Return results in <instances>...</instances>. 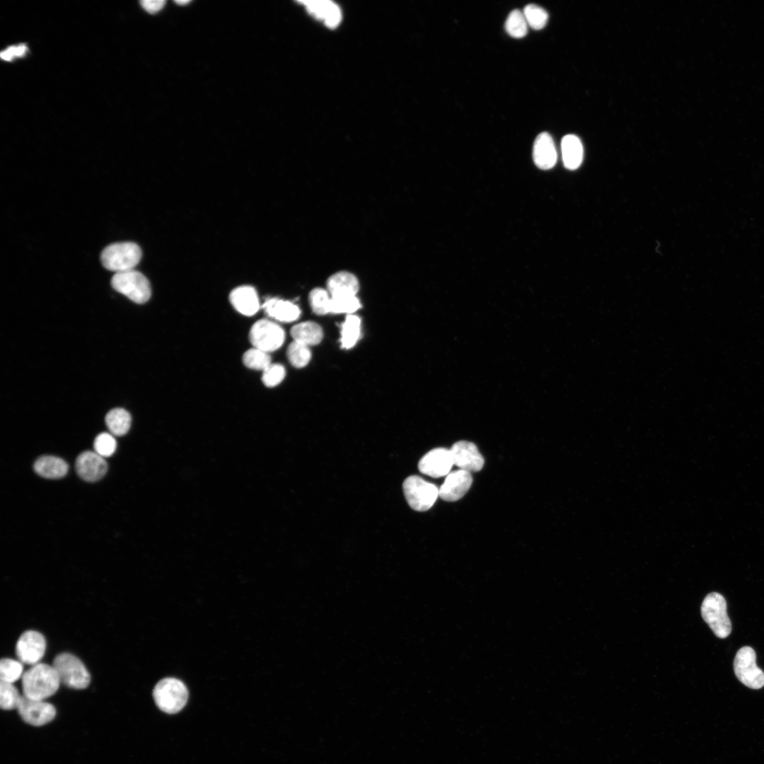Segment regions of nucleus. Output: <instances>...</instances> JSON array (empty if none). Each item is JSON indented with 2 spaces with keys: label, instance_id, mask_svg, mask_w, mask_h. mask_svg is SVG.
<instances>
[{
  "label": "nucleus",
  "instance_id": "obj_12",
  "mask_svg": "<svg viewBox=\"0 0 764 764\" xmlns=\"http://www.w3.org/2000/svg\"><path fill=\"white\" fill-rule=\"evenodd\" d=\"M453 465L450 449L436 448L427 453L419 461V471L432 478L446 476Z\"/></svg>",
  "mask_w": 764,
  "mask_h": 764
},
{
  "label": "nucleus",
  "instance_id": "obj_16",
  "mask_svg": "<svg viewBox=\"0 0 764 764\" xmlns=\"http://www.w3.org/2000/svg\"><path fill=\"white\" fill-rule=\"evenodd\" d=\"M299 2L306 7L311 15L322 21L328 28H335L341 21L340 8L331 1L307 0Z\"/></svg>",
  "mask_w": 764,
  "mask_h": 764
},
{
  "label": "nucleus",
  "instance_id": "obj_26",
  "mask_svg": "<svg viewBox=\"0 0 764 764\" xmlns=\"http://www.w3.org/2000/svg\"><path fill=\"white\" fill-rule=\"evenodd\" d=\"M308 300L311 308L316 314L322 316L330 313L331 295L326 289H313L309 293Z\"/></svg>",
  "mask_w": 764,
  "mask_h": 764
},
{
  "label": "nucleus",
  "instance_id": "obj_4",
  "mask_svg": "<svg viewBox=\"0 0 764 764\" xmlns=\"http://www.w3.org/2000/svg\"><path fill=\"white\" fill-rule=\"evenodd\" d=\"M701 615L717 637L723 639L729 635L731 624L727 613V602L722 594H708L702 603Z\"/></svg>",
  "mask_w": 764,
  "mask_h": 764
},
{
  "label": "nucleus",
  "instance_id": "obj_1",
  "mask_svg": "<svg viewBox=\"0 0 764 764\" xmlns=\"http://www.w3.org/2000/svg\"><path fill=\"white\" fill-rule=\"evenodd\" d=\"M21 683L24 696L45 700L58 690L61 682L52 665L38 663L23 673Z\"/></svg>",
  "mask_w": 764,
  "mask_h": 764
},
{
  "label": "nucleus",
  "instance_id": "obj_7",
  "mask_svg": "<svg viewBox=\"0 0 764 764\" xmlns=\"http://www.w3.org/2000/svg\"><path fill=\"white\" fill-rule=\"evenodd\" d=\"M405 499L410 507L418 511L429 509L439 496V488L417 475L407 478L403 484Z\"/></svg>",
  "mask_w": 764,
  "mask_h": 764
},
{
  "label": "nucleus",
  "instance_id": "obj_32",
  "mask_svg": "<svg viewBox=\"0 0 764 764\" xmlns=\"http://www.w3.org/2000/svg\"><path fill=\"white\" fill-rule=\"evenodd\" d=\"M523 15L531 28L535 30L543 28L548 20L547 11L541 6L536 4H528L523 11Z\"/></svg>",
  "mask_w": 764,
  "mask_h": 764
},
{
  "label": "nucleus",
  "instance_id": "obj_25",
  "mask_svg": "<svg viewBox=\"0 0 764 764\" xmlns=\"http://www.w3.org/2000/svg\"><path fill=\"white\" fill-rule=\"evenodd\" d=\"M361 335V320L353 314L347 316L341 329V347L349 349L354 346Z\"/></svg>",
  "mask_w": 764,
  "mask_h": 764
},
{
  "label": "nucleus",
  "instance_id": "obj_9",
  "mask_svg": "<svg viewBox=\"0 0 764 764\" xmlns=\"http://www.w3.org/2000/svg\"><path fill=\"white\" fill-rule=\"evenodd\" d=\"M249 338L254 347L269 353L278 349L282 345L285 333L277 323L268 319H261L251 327Z\"/></svg>",
  "mask_w": 764,
  "mask_h": 764
},
{
  "label": "nucleus",
  "instance_id": "obj_10",
  "mask_svg": "<svg viewBox=\"0 0 764 764\" xmlns=\"http://www.w3.org/2000/svg\"><path fill=\"white\" fill-rule=\"evenodd\" d=\"M17 710L22 719L28 724L40 727L55 717L54 706L44 700L31 699L21 695Z\"/></svg>",
  "mask_w": 764,
  "mask_h": 764
},
{
  "label": "nucleus",
  "instance_id": "obj_38",
  "mask_svg": "<svg viewBox=\"0 0 764 764\" xmlns=\"http://www.w3.org/2000/svg\"><path fill=\"white\" fill-rule=\"evenodd\" d=\"M175 2H176V4H178L179 5L183 6L185 4H188L190 2V1L189 0H179V1H176Z\"/></svg>",
  "mask_w": 764,
  "mask_h": 764
},
{
  "label": "nucleus",
  "instance_id": "obj_3",
  "mask_svg": "<svg viewBox=\"0 0 764 764\" xmlns=\"http://www.w3.org/2000/svg\"><path fill=\"white\" fill-rule=\"evenodd\" d=\"M157 707L163 712L174 714L180 711L188 698L185 685L175 678H166L158 681L153 690Z\"/></svg>",
  "mask_w": 764,
  "mask_h": 764
},
{
  "label": "nucleus",
  "instance_id": "obj_6",
  "mask_svg": "<svg viewBox=\"0 0 764 764\" xmlns=\"http://www.w3.org/2000/svg\"><path fill=\"white\" fill-rule=\"evenodd\" d=\"M112 286L137 303H144L151 297V286L141 272L131 270L115 273L111 279Z\"/></svg>",
  "mask_w": 764,
  "mask_h": 764
},
{
  "label": "nucleus",
  "instance_id": "obj_2",
  "mask_svg": "<svg viewBox=\"0 0 764 764\" xmlns=\"http://www.w3.org/2000/svg\"><path fill=\"white\" fill-rule=\"evenodd\" d=\"M141 257L140 247L132 242L115 243L108 245L101 253V262L107 270L115 273L134 270Z\"/></svg>",
  "mask_w": 764,
  "mask_h": 764
},
{
  "label": "nucleus",
  "instance_id": "obj_36",
  "mask_svg": "<svg viewBox=\"0 0 764 764\" xmlns=\"http://www.w3.org/2000/svg\"><path fill=\"white\" fill-rule=\"evenodd\" d=\"M27 47L25 45L11 46L1 52L0 56L2 59L11 61L14 57H22L25 54Z\"/></svg>",
  "mask_w": 764,
  "mask_h": 764
},
{
  "label": "nucleus",
  "instance_id": "obj_24",
  "mask_svg": "<svg viewBox=\"0 0 764 764\" xmlns=\"http://www.w3.org/2000/svg\"><path fill=\"white\" fill-rule=\"evenodd\" d=\"M105 423L112 435L122 436L130 428L131 416L125 409L115 408L106 415Z\"/></svg>",
  "mask_w": 764,
  "mask_h": 764
},
{
  "label": "nucleus",
  "instance_id": "obj_18",
  "mask_svg": "<svg viewBox=\"0 0 764 764\" xmlns=\"http://www.w3.org/2000/svg\"><path fill=\"white\" fill-rule=\"evenodd\" d=\"M229 300L238 312L247 316L255 314L260 307L257 293L250 286H241L234 289L229 295Z\"/></svg>",
  "mask_w": 764,
  "mask_h": 764
},
{
  "label": "nucleus",
  "instance_id": "obj_30",
  "mask_svg": "<svg viewBox=\"0 0 764 764\" xmlns=\"http://www.w3.org/2000/svg\"><path fill=\"white\" fill-rule=\"evenodd\" d=\"M286 354L291 364L296 368L306 366L311 357L309 347L296 341L290 343Z\"/></svg>",
  "mask_w": 764,
  "mask_h": 764
},
{
  "label": "nucleus",
  "instance_id": "obj_22",
  "mask_svg": "<svg viewBox=\"0 0 764 764\" xmlns=\"http://www.w3.org/2000/svg\"><path fill=\"white\" fill-rule=\"evenodd\" d=\"M562 161L565 166L569 170L579 168L583 160V146L578 137L574 134L565 135L561 142Z\"/></svg>",
  "mask_w": 764,
  "mask_h": 764
},
{
  "label": "nucleus",
  "instance_id": "obj_37",
  "mask_svg": "<svg viewBox=\"0 0 764 764\" xmlns=\"http://www.w3.org/2000/svg\"><path fill=\"white\" fill-rule=\"evenodd\" d=\"M164 4L165 1L163 0H143L141 1L143 8L150 13L159 11L164 6Z\"/></svg>",
  "mask_w": 764,
  "mask_h": 764
},
{
  "label": "nucleus",
  "instance_id": "obj_33",
  "mask_svg": "<svg viewBox=\"0 0 764 764\" xmlns=\"http://www.w3.org/2000/svg\"><path fill=\"white\" fill-rule=\"evenodd\" d=\"M21 697L18 689L13 683L1 681L0 705L1 709L4 710L16 709Z\"/></svg>",
  "mask_w": 764,
  "mask_h": 764
},
{
  "label": "nucleus",
  "instance_id": "obj_35",
  "mask_svg": "<svg viewBox=\"0 0 764 764\" xmlns=\"http://www.w3.org/2000/svg\"><path fill=\"white\" fill-rule=\"evenodd\" d=\"M262 372V383L270 388L279 385L284 378L286 374L284 367L280 364H271Z\"/></svg>",
  "mask_w": 764,
  "mask_h": 764
},
{
  "label": "nucleus",
  "instance_id": "obj_34",
  "mask_svg": "<svg viewBox=\"0 0 764 764\" xmlns=\"http://www.w3.org/2000/svg\"><path fill=\"white\" fill-rule=\"evenodd\" d=\"M95 452L105 458L112 456L117 447L116 440L112 434L103 432L98 434L93 443Z\"/></svg>",
  "mask_w": 764,
  "mask_h": 764
},
{
  "label": "nucleus",
  "instance_id": "obj_8",
  "mask_svg": "<svg viewBox=\"0 0 764 764\" xmlns=\"http://www.w3.org/2000/svg\"><path fill=\"white\" fill-rule=\"evenodd\" d=\"M736 676L746 686L760 689L764 685V672L756 665V654L748 646L741 647L734 661Z\"/></svg>",
  "mask_w": 764,
  "mask_h": 764
},
{
  "label": "nucleus",
  "instance_id": "obj_21",
  "mask_svg": "<svg viewBox=\"0 0 764 764\" xmlns=\"http://www.w3.org/2000/svg\"><path fill=\"white\" fill-rule=\"evenodd\" d=\"M69 465L63 459L53 456H42L34 463V470L39 475L48 479H58L68 472Z\"/></svg>",
  "mask_w": 764,
  "mask_h": 764
},
{
  "label": "nucleus",
  "instance_id": "obj_27",
  "mask_svg": "<svg viewBox=\"0 0 764 764\" xmlns=\"http://www.w3.org/2000/svg\"><path fill=\"white\" fill-rule=\"evenodd\" d=\"M504 27L510 36L515 38L524 37L528 31V23L523 11L519 9L511 11L506 20Z\"/></svg>",
  "mask_w": 764,
  "mask_h": 764
},
{
  "label": "nucleus",
  "instance_id": "obj_17",
  "mask_svg": "<svg viewBox=\"0 0 764 764\" xmlns=\"http://www.w3.org/2000/svg\"><path fill=\"white\" fill-rule=\"evenodd\" d=\"M557 151L553 139L548 132L539 134L533 144V158L540 169L552 168L557 161Z\"/></svg>",
  "mask_w": 764,
  "mask_h": 764
},
{
  "label": "nucleus",
  "instance_id": "obj_5",
  "mask_svg": "<svg viewBox=\"0 0 764 764\" xmlns=\"http://www.w3.org/2000/svg\"><path fill=\"white\" fill-rule=\"evenodd\" d=\"M60 682L73 689H84L90 683L91 676L83 663L70 653H61L52 664Z\"/></svg>",
  "mask_w": 764,
  "mask_h": 764
},
{
  "label": "nucleus",
  "instance_id": "obj_11",
  "mask_svg": "<svg viewBox=\"0 0 764 764\" xmlns=\"http://www.w3.org/2000/svg\"><path fill=\"white\" fill-rule=\"evenodd\" d=\"M46 640L39 632L27 630L21 634L16 645V654L23 664L35 665L43 657Z\"/></svg>",
  "mask_w": 764,
  "mask_h": 764
},
{
  "label": "nucleus",
  "instance_id": "obj_19",
  "mask_svg": "<svg viewBox=\"0 0 764 764\" xmlns=\"http://www.w3.org/2000/svg\"><path fill=\"white\" fill-rule=\"evenodd\" d=\"M326 289L332 296L357 295L359 289V282L352 272L341 270L333 273L328 278Z\"/></svg>",
  "mask_w": 764,
  "mask_h": 764
},
{
  "label": "nucleus",
  "instance_id": "obj_23",
  "mask_svg": "<svg viewBox=\"0 0 764 764\" xmlns=\"http://www.w3.org/2000/svg\"><path fill=\"white\" fill-rule=\"evenodd\" d=\"M290 332L294 341L308 347L318 345L323 337L321 327L312 321L296 324L291 328Z\"/></svg>",
  "mask_w": 764,
  "mask_h": 764
},
{
  "label": "nucleus",
  "instance_id": "obj_20",
  "mask_svg": "<svg viewBox=\"0 0 764 764\" xmlns=\"http://www.w3.org/2000/svg\"><path fill=\"white\" fill-rule=\"evenodd\" d=\"M262 308L268 316L281 322L295 321L301 314L300 308L296 304L278 298L267 299Z\"/></svg>",
  "mask_w": 764,
  "mask_h": 764
},
{
  "label": "nucleus",
  "instance_id": "obj_14",
  "mask_svg": "<svg viewBox=\"0 0 764 764\" xmlns=\"http://www.w3.org/2000/svg\"><path fill=\"white\" fill-rule=\"evenodd\" d=\"M472 482L470 472L459 469L449 473L439 489V496L444 501H457L468 491Z\"/></svg>",
  "mask_w": 764,
  "mask_h": 764
},
{
  "label": "nucleus",
  "instance_id": "obj_29",
  "mask_svg": "<svg viewBox=\"0 0 764 764\" xmlns=\"http://www.w3.org/2000/svg\"><path fill=\"white\" fill-rule=\"evenodd\" d=\"M243 362L249 369L262 371L272 364L269 353L256 347L244 353Z\"/></svg>",
  "mask_w": 764,
  "mask_h": 764
},
{
  "label": "nucleus",
  "instance_id": "obj_31",
  "mask_svg": "<svg viewBox=\"0 0 764 764\" xmlns=\"http://www.w3.org/2000/svg\"><path fill=\"white\" fill-rule=\"evenodd\" d=\"M23 674V663L19 660L4 658L0 662L1 681L13 683Z\"/></svg>",
  "mask_w": 764,
  "mask_h": 764
},
{
  "label": "nucleus",
  "instance_id": "obj_15",
  "mask_svg": "<svg viewBox=\"0 0 764 764\" xmlns=\"http://www.w3.org/2000/svg\"><path fill=\"white\" fill-rule=\"evenodd\" d=\"M78 475L85 481L96 482L107 473L108 463L103 457L95 451H84L76 460Z\"/></svg>",
  "mask_w": 764,
  "mask_h": 764
},
{
  "label": "nucleus",
  "instance_id": "obj_13",
  "mask_svg": "<svg viewBox=\"0 0 764 764\" xmlns=\"http://www.w3.org/2000/svg\"><path fill=\"white\" fill-rule=\"evenodd\" d=\"M453 465L468 472L480 471L484 465V458L477 446L472 442L460 441L450 449Z\"/></svg>",
  "mask_w": 764,
  "mask_h": 764
},
{
  "label": "nucleus",
  "instance_id": "obj_28",
  "mask_svg": "<svg viewBox=\"0 0 764 764\" xmlns=\"http://www.w3.org/2000/svg\"><path fill=\"white\" fill-rule=\"evenodd\" d=\"M361 307L357 295L331 296L330 313L352 314Z\"/></svg>",
  "mask_w": 764,
  "mask_h": 764
}]
</instances>
